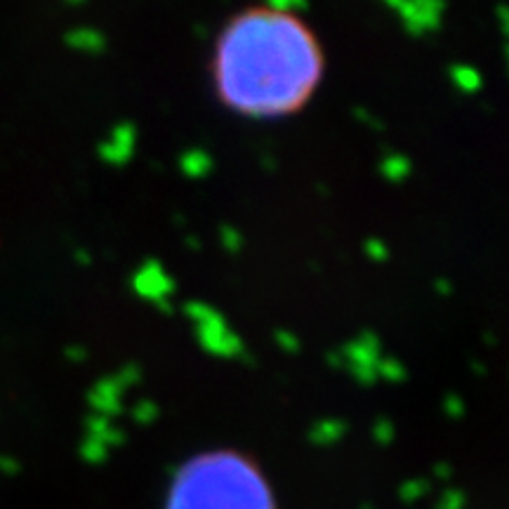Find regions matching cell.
<instances>
[{"label":"cell","instance_id":"7a4b0ae2","mask_svg":"<svg viewBox=\"0 0 509 509\" xmlns=\"http://www.w3.org/2000/svg\"><path fill=\"white\" fill-rule=\"evenodd\" d=\"M165 509H276L264 472L243 453H198L170 481Z\"/></svg>","mask_w":509,"mask_h":509},{"label":"cell","instance_id":"6da1fadb","mask_svg":"<svg viewBox=\"0 0 509 509\" xmlns=\"http://www.w3.org/2000/svg\"><path fill=\"white\" fill-rule=\"evenodd\" d=\"M323 48L302 14L281 5H250L222 26L210 78L229 111L248 118L297 113L323 78Z\"/></svg>","mask_w":509,"mask_h":509}]
</instances>
